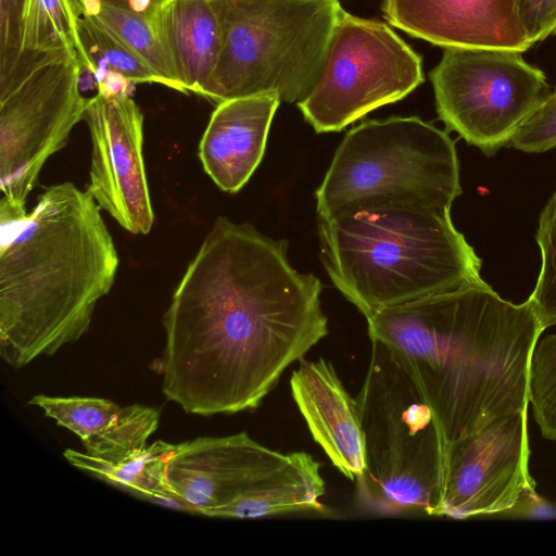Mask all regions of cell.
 Instances as JSON below:
<instances>
[{
    "label": "cell",
    "instance_id": "6da1fadb",
    "mask_svg": "<svg viewBox=\"0 0 556 556\" xmlns=\"http://www.w3.org/2000/svg\"><path fill=\"white\" fill-rule=\"evenodd\" d=\"M321 291L285 239L218 217L164 315V395L201 416L256 408L328 334Z\"/></svg>",
    "mask_w": 556,
    "mask_h": 556
},
{
    "label": "cell",
    "instance_id": "7a4b0ae2",
    "mask_svg": "<svg viewBox=\"0 0 556 556\" xmlns=\"http://www.w3.org/2000/svg\"><path fill=\"white\" fill-rule=\"evenodd\" d=\"M366 320L369 339L396 352L415 376L444 446L528 410L531 357L544 331L528 300H504L482 280Z\"/></svg>",
    "mask_w": 556,
    "mask_h": 556
},
{
    "label": "cell",
    "instance_id": "3957f363",
    "mask_svg": "<svg viewBox=\"0 0 556 556\" xmlns=\"http://www.w3.org/2000/svg\"><path fill=\"white\" fill-rule=\"evenodd\" d=\"M100 210L67 181L47 188L30 212L0 201V356L11 367L88 331L119 262Z\"/></svg>",
    "mask_w": 556,
    "mask_h": 556
},
{
    "label": "cell",
    "instance_id": "277c9868",
    "mask_svg": "<svg viewBox=\"0 0 556 556\" xmlns=\"http://www.w3.org/2000/svg\"><path fill=\"white\" fill-rule=\"evenodd\" d=\"M317 226L324 268L365 318L483 280L481 260L451 210L368 206L317 218Z\"/></svg>",
    "mask_w": 556,
    "mask_h": 556
},
{
    "label": "cell",
    "instance_id": "5b68a950",
    "mask_svg": "<svg viewBox=\"0 0 556 556\" xmlns=\"http://www.w3.org/2000/svg\"><path fill=\"white\" fill-rule=\"evenodd\" d=\"M371 341L357 400L365 440L359 503L378 513L432 516L441 492L444 443L435 415L396 352Z\"/></svg>",
    "mask_w": 556,
    "mask_h": 556
},
{
    "label": "cell",
    "instance_id": "8992f818",
    "mask_svg": "<svg viewBox=\"0 0 556 556\" xmlns=\"http://www.w3.org/2000/svg\"><path fill=\"white\" fill-rule=\"evenodd\" d=\"M462 194L454 140L417 116L370 119L346 132L315 192L317 218L379 205L451 210Z\"/></svg>",
    "mask_w": 556,
    "mask_h": 556
},
{
    "label": "cell",
    "instance_id": "52a82bcc",
    "mask_svg": "<svg viewBox=\"0 0 556 556\" xmlns=\"http://www.w3.org/2000/svg\"><path fill=\"white\" fill-rule=\"evenodd\" d=\"M220 50L203 97L220 102L276 93L283 102L312 90L341 5L339 0H211Z\"/></svg>",
    "mask_w": 556,
    "mask_h": 556
},
{
    "label": "cell",
    "instance_id": "ba28073f",
    "mask_svg": "<svg viewBox=\"0 0 556 556\" xmlns=\"http://www.w3.org/2000/svg\"><path fill=\"white\" fill-rule=\"evenodd\" d=\"M422 81L421 58L392 28L341 8L317 79L296 104L316 132L340 131Z\"/></svg>",
    "mask_w": 556,
    "mask_h": 556
},
{
    "label": "cell",
    "instance_id": "9c48e42d",
    "mask_svg": "<svg viewBox=\"0 0 556 556\" xmlns=\"http://www.w3.org/2000/svg\"><path fill=\"white\" fill-rule=\"evenodd\" d=\"M435 108L448 130L492 156L552 91L519 51L443 48L431 71Z\"/></svg>",
    "mask_w": 556,
    "mask_h": 556
},
{
    "label": "cell",
    "instance_id": "30bf717a",
    "mask_svg": "<svg viewBox=\"0 0 556 556\" xmlns=\"http://www.w3.org/2000/svg\"><path fill=\"white\" fill-rule=\"evenodd\" d=\"M81 68L67 53H49L0 85V201L26 208L42 166L84 119Z\"/></svg>",
    "mask_w": 556,
    "mask_h": 556
},
{
    "label": "cell",
    "instance_id": "8fae6325",
    "mask_svg": "<svg viewBox=\"0 0 556 556\" xmlns=\"http://www.w3.org/2000/svg\"><path fill=\"white\" fill-rule=\"evenodd\" d=\"M527 412L495 418L444 446L440 498L432 516L503 514L526 490H535Z\"/></svg>",
    "mask_w": 556,
    "mask_h": 556
},
{
    "label": "cell",
    "instance_id": "7c38bea8",
    "mask_svg": "<svg viewBox=\"0 0 556 556\" xmlns=\"http://www.w3.org/2000/svg\"><path fill=\"white\" fill-rule=\"evenodd\" d=\"M84 119L91 137L87 192L134 235H147L154 213L142 155L143 115L128 91L97 92Z\"/></svg>",
    "mask_w": 556,
    "mask_h": 556
},
{
    "label": "cell",
    "instance_id": "4fadbf2b",
    "mask_svg": "<svg viewBox=\"0 0 556 556\" xmlns=\"http://www.w3.org/2000/svg\"><path fill=\"white\" fill-rule=\"evenodd\" d=\"M288 460L245 432L176 444L167 462L172 491L204 516L254 488Z\"/></svg>",
    "mask_w": 556,
    "mask_h": 556
},
{
    "label": "cell",
    "instance_id": "5bb4252c",
    "mask_svg": "<svg viewBox=\"0 0 556 556\" xmlns=\"http://www.w3.org/2000/svg\"><path fill=\"white\" fill-rule=\"evenodd\" d=\"M382 11L392 26L442 48L522 53L533 46L517 0H383Z\"/></svg>",
    "mask_w": 556,
    "mask_h": 556
},
{
    "label": "cell",
    "instance_id": "9a60e30c",
    "mask_svg": "<svg viewBox=\"0 0 556 556\" xmlns=\"http://www.w3.org/2000/svg\"><path fill=\"white\" fill-rule=\"evenodd\" d=\"M290 387L293 400L317 444L348 479L365 470V440L361 408L331 362L301 359Z\"/></svg>",
    "mask_w": 556,
    "mask_h": 556
},
{
    "label": "cell",
    "instance_id": "2e32d148",
    "mask_svg": "<svg viewBox=\"0 0 556 556\" xmlns=\"http://www.w3.org/2000/svg\"><path fill=\"white\" fill-rule=\"evenodd\" d=\"M276 93L235 98L217 103L199 144V157L215 185L238 192L261 163L274 115Z\"/></svg>",
    "mask_w": 556,
    "mask_h": 556
},
{
    "label": "cell",
    "instance_id": "e0dca14e",
    "mask_svg": "<svg viewBox=\"0 0 556 556\" xmlns=\"http://www.w3.org/2000/svg\"><path fill=\"white\" fill-rule=\"evenodd\" d=\"M155 22L184 93L202 96L220 50V26L211 0H169Z\"/></svg>",
    "mask_w": 556,
    "mask_h": 556
},
{
    "label": "cell",
    "instance_id": "ac0fdd59",
    "mask_svg": "<svg viewBox=\"0 0 556 556\" xmlns=\"http://www.w3.org/2000/svg\"><path fill=\"white\" fill-rule=\"evenodd\" d=\"M326 486L320 464L305 452L288 460L231 503L210 513L217 518H261L299 510L321 509Z\"/></svg>",
    "mask_w": 556,
    "mask_h": 556
},
{
    "label": "cell",
    "instance_id": "d6986e66",
    "mask_svg": "<svg viewBox=\"0 0 556 556\" xmlns=\"http://www.w3.org/2000/svg\"><path fill=\"white\" fill-rule=\"evenodd\" d=\"M175 448L176 444L157 440L114 462L72 448L65 450L63 455L77 469L131 495L194 514L191 507L172 491L167 482V462Z\"/></svg>",
    "mask_w": 556,
    "mask_h": 556
},
{
    "label": "cell",
    "instance_id": "ffe728a7",
    "mask_svg": "<svg viewBox=\"0 0 556 556\" xmlns=\"http://www.w3.org/2000/svg\"><path fill=\"white\" fill-rule=\"evenodd\" d=\"M71 5L79 61L96 77L98 91L115 93L127 91L129 84H159L150 67L114 33L92 15Z\"/></svg>",
    "mask_w": 556,
    "mask_h": 556
},
{
    "label": "cell",
    "instance_id": "44dd1931",
    "mask_svg": "<svg viewBox=\"0 0 556 556\" xmlns=\"http://www.w3.org/2000/svg\"><path fill=\"white\" fill-rule=\"evenodd\" d=\"M21 49L28 62L49 53H67L79 60L70 0H25Z\"/></svg>",
    "mask_w": 556,
    "mask_h": 556
},
{
    "label": "cell",
    "instance_id": "7402d4cb",
    "mask_svg": "<svg viewBox=\"0 0 556 556\" xmlns=\"http://www.w3.org/2000/svg\"><path fill=\"white\" fill-rule=\"evenodd\" d=\"M159 421L160 412L155 408L139 404L125 406L103 432L83 445L86 453L114 462L147 446V441L157 429Z\"/></svg>",
    "mask_w": 556,
    "mask_h": 556
},
{
    "label": "cell",
    "instance_id": "603a6c76",
    "mask_svg": "<svg viewBox=\"0 0 556 556\" xmlns=\"http://www.w3.org/2000/svg\"><path fill=\"white\" fill-rule=\"evenodd\" d=\"M28 404L43 409L46 416L71 430L81 443L103 432L117 417L122 407L100 397H55L35 395Z\"/></svg>",
    "mask_w": 556,
    "mask_h": 556
},
{
    "label": "cell",
    "instance_id": "cb8c5ba5",
    "mask_svg": "<svg viewBox=\"0 0 556 556\" xmlns=\"http://www.w3.org/2000/svg\"><path fill=\"white\" fill-rule=\"evenodd\" d=\"M541 269L527 299L543 330L556 325V190L541 212L536 230Z\"/></svg>",
    "mask_w": 556,
    "mask_h": 556
},
{
    "label": "cell",
    "instance_id": "d4e9b609",
    "mask_svg": "<svg viewBox=\"0 0 556 556\" xmlns=\"http://www.w3.org/2000/svg\"><path fill=\"white\" fill-rule=\"evenodd\" d=\"M529 404L542 435L556 440V333L538 341L533 350Z\"/></svg>",
    "mask_w": 556,
    "mask_h": 556
},
{
    "label": "cell",
    "instance_id": "484cf974",
    "mask_svg": "<svg viewBox=\"0 0 556 556\" xmlns=\"http://www.w3.org/2000/svg\"><path fill=\"white\" fill-rule=\"evenodd\" d=\"M25 0H0V84L24 73L33 62L22 54V14Z\"/></svg>",
    "mask_w": 556,
    "mask_h": 556
},
{
    "label": "cell",
    "instance_id": "4316f807",
    "mask_svg": "<svg viewBox=\"0 0 556 556\" xmlns=\"http://www.w3.org/2000/svg\"><path fill=\"white\" fill-rule=\"evenodd\" d=\"M510 146L526 153H543L556 147V87L519 126Z\"/></svg>",
    "mask_w": 556,
    "mask_h": 556
},
{
    "label": "cell",
    "instance_id": "83f0119b",
    "mask_svg": "<svg viewBox=\"0 0 556 556\" xmlns=\"http://www.w3.org/2000/svg\"><path fill=\"white\" fill-rule=\"evenodd\" d=\"M520 20L532 45L556 34V0H517Z\"/></svg>",
    "mask_w": 556,
    "mask_h": 556
},
{
    "label": "cell",
    "instance_id": "f1b7e54d",
    "mask_svg": "<svg viewBox=\"0 0 556 556\" xmlns=\"http://www.w3.org/2000/svg\"><path fill=\"white\" fill-rule=\"evenodd\" d=\"M502 515L519 518H555L556 507L542 498L535 490H526L517 503Z\"/></svg>",
    "mask_w": 556,
    "mask_h": 556
},
{
    "label": "cell",
    "instance_id": "f546056e",
    "mask_svg": "<svg viewBox=\"0 0 556 556\" xmlns=\"http://www.w3.org/2000/svg\"><path fill=\"white\" fill-rule=\"evenodd\" d=\"M139 13H153L169 0H106Z\"/></svg>",
    "mask_w": 556,
    "mask_h": 556
}]
</instances>
